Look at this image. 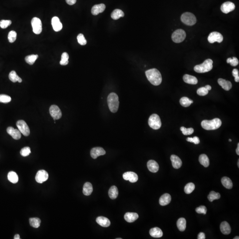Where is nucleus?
<instances>
[{
	"label": "nucleus",
	"mask_w": 239,
	"mask_h": 239,
	"mask_svg": "<svg viewBox=\"0 0 239 239\" xmlns=\"http://www.w3.org/2000/svg\"><path fill=\"white\" fill-rule=\"evenodd\" d=\"M220 197V194L214 191H211L208 196V200L210 202H213L214 200L219 199Z\"/></svg>",
	"instance_id": "39"
},
{
	"label": "nucleus",
	"mask_w": 239,
	"mask_h": 239,
	"mask_svg": "<svg viewBox=\"0 0 239 239\" xmlns=\"http://www.w3.org/2000/svg\"><path fill=\"white\" fill-rule=\"evenodd\" d=\"M145 74L147 78L152 85L158 86L162 82V75L157 69H150L145 72Z\"/></svg>",
	"instance_id": "1"
},
{
	"label": "nucleus",
	"mask_w": 239,
	"mask_h": 239,
	"mask_svg": "<svg viewBox=\"0 0 239 239\" xmlns=\"http://www.w3.org/2000/svg\"><path fill=\"white\" fill-rule=\"evenodd\" d=\"M93 191V186L92 184L90 182H86L83 186V194L86 196H89L92 194Z\"/></svg>",
	"instance_id": "28"
},
{
	"label": "nucleus",
	"mask_w": 239,
	"mask_h": 239,
	"mask_svg": "<svg viewBox=\"0 0 239 239\" xmlns=\"http://www.w3.org/2000/svg\"><path fill=\"white\" fill-rule=\"evenodd\" d=\"M7 132L15 140H19L21 138V132L19 130L14 129L12 127H8L7 128Z\"/></svg>",
	"instance_id": "16"
},
{
	"label": "nucleus",
	"mask_w": 239,
	"mask_h": 239,
	"mask_svg": "<svg viewBox=\"0 0 239 239\" xmlns=\"http://www.w3.org/2000/svg\"><path fill=\"white\" fill-rule=\"evenodd\" d=\"M237 164H238V167H239V160H238V163H237Z\"/></svg>",
	"instance_id": "59"
},
{
	"label": "nucleus",
	"mask_w": 239,
	"mask_h": 239,
	"mask_svg": "<svg viewBox=\"0 0 239 239\" xmlns=\"http://www.w3.org/2000/svg\"><path fill=\"white\" fill-rule=\"evenodd\" d=\"M96 222L98 225L103 227H108L111 224L110 221L107 218L102 216L96 218Z\"/></svg>",
	"instance_id": "23"
},
{
	"label": "nucleus",
	"mask_w": 239,
	"mask_h": 239,
	"mask_svg": "<svg viewBox=\"0 0 239 239\" xmlns=\"http://www.w3.org/2000/svg\"><path fill=\"white\" fill-rule=\"evenodd\" d=\"M31 149L30 148L28 147H24L23 148L20 150V155L24 157L27 156L29 155V154L31 153Z\"/></svg>",
	"instance_id": "48"
},
{
	"label": "nucleus",
	"mask_w": 239,
	"mask_h": 239,
	"mask_svg": "<svg viewBox=\"0 0 239 239\" xmlns=\"http://www.w3.org/2000/svg\"><path fill=\"white\" fill-rule=\"evenodd\" d=\"M205 238V235L204 233H199L198 234V236H197V239H204Z\"/></svg>",
	"instance_id": "53"
},
{
	"label": "nucleus",
	"mask_w": 239,
	"mask_h": 239,
	"mask_svg": "<svg viewBox=\"0 0 239 239\" xmlns=\"http://www.w3.org/2000/svg\"><path fill=\"white\" fill-rule=\"evenodd\" d=\"M221 183L226 188L231 189L233 187V182L228 177H223L221 179Z\"/></svg>",
	"instance_id": "31"
},
{
	"label": "nucleus",
	"mask_w": 239,
	"mask_h": 239,
	"mask_svg": "<svg viewBox=\"0 0 239 239\" xmlns=\"http://www.w3.org/2000/svg\"><path fill=\"white\" fill-rule=\"evenodd\" d=\"M139 217V215L135 212H127L125 214L124 218L127 222L132 223L136 220Z\"/></svg>",
	"instance_id": "20"
},
{
	"label": "nucleus",
	"mask_w": 239,
	"mask_h": 239,
	"mask_svg": "<svg viewBox=\"0 0 239 239\" xmlns=\"http://www.w3.org/2000/svg\"><path fill=\"white\" fill-rule=\"evenodd\" d=\"M106 154L105 150L101 147H96L93 148L90 151V155L92 158L96 159L98 156L103 155Z\"/></svg>",
	"instance_id": "15"
},
{
	"label": "nucleus",
	"mask_w": 239,
	"mask_h": 239,
	"mask_svg": "<svg viewBox=\"0 0 239 239\" xmlns=\"http://www.w3.org/2000/svg\"><path fill=\"white\" fill-rule=\"evenodd\" d=\"M107 102L109 109L113 113L117 112L119 106V101L117 95L114 93H111L108 96Z\"/></svg>",
	"instance_id": "2"
},
{
	"label": "nucleus",
	"mask_w": 239,
	"mask_h": 239,
	"mask_svg": "<svg viewBox=\"0 0 239 239\" xmlns=\"http://www.w3.org/2000/svg\"><path fill=\"white\" fill-rule=\"evenodd\" d=\"M227 63H230L232 66H235L239 64V60L236 57H233V58H229L227 60Z\"/></svg>",
	"instance_id": "45"
},
{
	"label": "nucleus",
	"mask_w": 239,
	"mask_h": 239,
	"mask_svg": "<svg viewBox=\"0 0 239 239\" xmlns=\"http://www.w3.org/2000/svg\"><path fill=\"white\" fill-rule=\"evenodd\" d=\"M14 239H20V236H19V235L18 234H16L15 235V236H14Z\"/></svg>",
	"instance_id": "56"
},
{
	"label": "nucleus",
	"mask_w": 239,
	"mask_h": 239,
	"mask_svg": "<svg viewBox=\"0 0 239 239\" xmlns=\"http://www.w3.org/2000/svg\"><path fill=\"white\" fill-rule=\"evenodd\" d=\"M196 211L199 214H206L207 212V209L204 205H201L196 209Z\"/></svg>",
	"instance_id": "49"
},
{
	"label": "nucleus",
	"mask_w": 239,
	"mask_h": 239,
	"mask_svg": "<svg viewBox=\"0 0 239 239\" xmlns=\"http://www.w3.org/2000/svg\"><path fill=\"white\" fill-rule=\"evenodd\" d=\"M181 19L184 24L188 26L194 25L197 22L195 16L193 13L189 12H185L182 14Z\"/></svg>",
	"instance_id": "5"
},
{
	"label": "nucleus",
	"mask_w": 239,
	"mask_h": 239,
	"mask_svg": "<svg viewBox=\"0 0 239 239\" xmlns=\"http://www.w3.org/2000/svg\"><path fill=\"white\" fill-rule=\"evenodd\" d=\"M208 41L211 43H214L215 42H222L223 40V37L220 33L213 32L209 35L208 38Z\"/></svg>",
	"instance_id": "10"
},
{
	"label": "nucleus",
	"mask_w": 239,
	"mask_h": 239,
	"mask_svg": "<svg viewBox=\"0 0 239 239\" xmlns=\"http://www.w3.org/2000/svg\"><path fill=\"white\" fill-rule=\"evenodd\" d=\"M38 55H31L27 56L25 58V60L27 63L29 65L33 64L35 60L38 58Z\"/></svg>",
	"instance_id": "37"
},
{
	"label": "nucleus",
	"mask_w": 239,
	"mask_h": 239,
	"mask_svg": "<svg viewBox=\"0 0 239 239\" xmlns=\"http://www.w3.org/2000/svg\"><path fill=\"white\" fill-rule=\"evenodd\" d=\"M48 173L45 170H40L36 173L35 180L38 183H42L48 179Z\"/></svg>",
	"instance_id": "12"
},
{
	"label": "nucleus",
	"mask_w": 239,
	"mask_h": 239,
	"mask_svg": "<svg viewBox=\"0 0 239 239\" xmlns=\"http://www.w3.org/2000/svg\"><path fill=\"white\" fill-rule=\"evenodd\" d=\"M195 189L194 184L192 182L188 183L184 188V191L187 194H190L194 191Z\"/></svg>",
	"instance_id": "41"
},
{
	"label": "nucleus",
	"mask_w": 239,
	"mask_h": 239,
	"mask_svg": "<svg viewBox=\"0 0 239 239\" xmlns=\"http://www.w3.org/2000/svg\"><path fill=\"white\" fill-rule=\"evenodd\" d=\"M150 234L152 237L155 238H160L163 235L162 230L159 227H155L151 228L150 230Z\"/></svg>",
	"instance_id": "27"
},
{
	"label": "nucleus",
	"mask_w": 239,
	"mask_h": 239,
	"mask_svg": "<svg viewBox=\"0 0 239 239\" xmlns=\"http://www.w3.org/2000/svg\"><path fill=\"white\" fill-rule=\"evenodd\" d=\"M186 219L184 218H180L178 220L177 222V225L178 227V229L179 231H185L186 228Z\"/></svg>",
	"instance_id": "35"
},
{
	"label": "nucleus",
	"mask_w": 239,
	"mask_h": 239,
	"mask_svg": "<svg viewBox=\"0 0 239 239\" xmlns=\"http://www.w3.org/2000/svg\"><path fill=\"white\" fill-rule=\"evenodd\" d=\"M51 24L54 31L59 32L63 28V25L58 17H54L51 19Z\"/></svg>",
	"instance_id": "17"
},
{
	"label": "nucleus",
	"mask_w": 239,
	"mask_h": 239,
	"mask_svg": "<svg viewBox=\"0 0 239 239\" xmlns=\"http://www.w3.org/2000/svg\"><path fill=\"white\" fill-rule=\"evenodd\" d=\"M78 42L81 45H85L87 43L86 40L82 34H79L77 36Z\"/></svg>",
	"instance_id": "47"
},
{
	"label": "nucleus",
	"mask_w": 239,
	"mask_h": 239,
	"mask_svg": "<svg viewBox=\"0 0 239 239\" xmlns=\"http://www.w3.org/2000/svg\"><path fill=\"white\" fill-rule=\"evenodd\" d=\"M218 83L220 86L222 87L225 90L228 91L232 88V84L230 81L226 80L222 78H219L218 80Z\"/></svg>",
	"instance_id": "22"
},
{
	"label": "nucleus",
	"mask_w": 239,
	"mask_h": 239,
	"mask_svg": "<svg viewBox=\"0 0 239 239\" xmlns=\"http://www.w3.org/2000/svg\"><path fill=\"white\" fill-rule=\"evenodd\" d=\"M33 32L35 34H40L42 31V24L40 19L34 17L31 21Z\"/></svg>",
	"instance_id": "8"
},
{
	"label": "nucleus",
	"mask_w": 239,
	"mask_h": 239,
	"mask_svg": "<svg viewBox=\"0 0 239 239\" xmlns=\"http://www.w3.org/2000/svg\"><path fill=\"white\" fill-rule=\"evenodd\" d=\"M213 61L212 59H207L203 63L195 66L194 67L195 71L198 73H204L209 71L212 69Z\"/></svg>",
	"instance_id": "4"
},
{
	"label": "nucleus",
	"mask_w": 239,
	"mask_h": 239,
	"mask_svg": "<svg viewBox=\"0 0 239 239\" xmlns=\"http://www.w3.org/2000/svg\"><path fill=\"white\" fill-rule=\"evenodd\" d=\"M8 179L11 182L15 184L18 181L19 178L17 174L14 171H10L8 173Z\"/></svg>",
	"instance_id": "32"
},
{
	"label": "nucleus",
	"mask_w": 239,
	"mask_h": 239,
	"mask_svg": "<svg viewBox=\"0 0 239 239\" xmlns=\"http://www.w3.org/2000/svg\"><path fill=\"white\" fill-rule=\"evenodd\" d=\"M124 12L121 10L116 9L111 13V17L112 19L116 20L119 19L120 18L124 17Z\"/></svg>",
	"instance_id": "34"
},
{
	"label": "nucleus",
	"mask_w": 239,
	"mask_h": 239,
	"mask_svg": "<svg viewBox=\"0 0 239 239\" xmlns=\"http://www.w3.org/2000/svg\"><path fill=\"white\" fill-rule=\"evenodd\" d=\"M109 195L112 199H115L118 195V190L117 188L115 186L111 187L109 190Z\"/></svg>",
	"instance_id": "29"
},
{
	"label": "nucleus",
	"mask_w": 239,
	"mask_h": 239,
	"mask_svg": "<svg viewBox=\"0 0 239 239\" xmlns=\"http://www.w3.org/2000/svg\"><path fill=\"white\" fill-rule=\"evenodd\" d=\"M186 140L188 142H189L194 143L195 144H198L200 143V140H199V138L197 137V136H194L193 138L188 137V138H187Z\"/></svg>",
	"instance_id": "51"
},
{
	"label": "nucleus",
	"mask_w": 239,
	"mask_h": 239,
	"mask_svg": "<svg viewBox=\"0 0 239 239\" xmlns=\"http://www.w3.org/2000/svg\"><path fill=\"white\" fill-rule=\"evenodd\" d=\"M183 80L186 83L192 85H196L198 82L197 79L195 77L189 74H185L183 76Z\"/></svg>",
	"instance_id": "26"
},
{
	"label": "nucleus",
	"mask_w": 239,
	"mask_h": 239,
	"mask_svg": "<svg viewBox=\"0 0 239 239\" xmlns=\"http://www.w3.org/2000/svg\"><path fill=\"white\" fill-rule=\"evenodd\" d=\"M11 24L12 21L10 20L3 19L0 21V27L3 29H5L9 26Z\"/></svg>",
	"instance_id": "46"
},
{
	"label": "nucleus",
	"mask_w": 239,
	"mask_h": 239,
	"mask_svg": "<svg viewBox=\"0 0 239 239\" xmlns=\"http://www.w3.org/2000/svg\"><path fill=\"white\" fill-rule=\"evenodd\" d=\"M220 229L221 233L225 235H228L231 233L230 225L226 221H223L220 224Z\"/></svg>",
	"instance_id": "25"
},
{
	"label": "nucleus",
	"mask_w": 239,
	"mask_h": 239,
	"mask_svg": "<svg viewBox=\"0 0 239 239\" xmlns=\"http://www.w3.org/2000/svg\"><path fill=\"white\" fill-rule=\"evenodd\" d=\"M199 161L200 163L204 167H207L209 165V160L207 155L205 154H202L200 155L199 158Z\"/></svg>",
	"instance_id": "30"
},
{
	"label": "nucleus",
	"mask_w": 239,
	"mask_h": 239,
	"mask_svg": "<svg viewBox=\"0 0 239 239\" xmlns=\"http://www.w3.org/2000/svg\"><path fill=\"white\" fill-rule=\"evenodd\" d=\"M222 122L219 118H214L212 120H204L201 123V125L206 130H216L220 127Z\"/></svg>",
	"instance_id": "3"
},
{
	"label": "nucleus",
	"mask_w": 239,
	"mask_h": 239,
	"mask_svg": "<svg viewBox=\"0 0 239 239\" xmlns=\"http://www.w3.org/2000/svg\"><path fill=\"white\" fill-rule=\"evenodd\" d=\"M186 37V32L182 29H178L173 32L172 40L176 43H180L184 40Z\"/></svg>",
	"instance_id": "7"
},
{
	"label": "nucleus",
	"mask_w": 239,
	"mask_h": 239,
	"mask_svg": "<svg viewBox=\"0 0 239 239\" xmlns=\"http://www.w3.org/2000/svg\"><path fill=\"white\" fill-rule=\"evenodd\" d=\"M29 223L30 225L35 228H38L40 226L41 220L39 218H31L29 219Z\"/></svg>",
	"instance_id": "36"
},
{
	"label": "nucleus",
	"mask_w": 239,
	"mask_h": 239,
	"mask_svg": "<svg viewBox=\"0 0 239 239\" xmlns=\"http://www.w3.org/2000/svg\"><path fill=\"white\" fill-rule=\"evenodd\" d=\"M229 142H231V141H232V140H231V139H229Z\"/></svg>",
	"instance_id": "60"
},
{
	"label": "nucleus",
	"mask_w": 239,
	"mask_h": 239,
	"mask_svg": "<svg viewBox=\"0 0 239 239\" xmlns=\"http://www.w3.org/2000/svg\"><path fill=\"white\" fill-rule=\"evenodd\" d=\"M17 33L15 31H11L8 34V40L11 43L14 42L17 39Z\"/></svg>",
	"instance_id": "42"
},
{
	"label": "nucleus",
	"mask_w": 239,
	"mask_h": 239,
	"mask_svg": "<svg viewBox=\"0 0 239 239\" xmlns=\"http://www.w3.org/2000/svg\"><path fill=\"white\" fill-rule=\"evenodd\" d=\"M17 127L21 133L27 136L30 134V129L27 123L23 120H19L17 122Z\"/></svg>",
	"instance_id": "9"
},
{
	"label": "nucleus",
	"mask_w": 239,
	"mask_h": 239,
	"mask_svg": "<svg viewBox=\"0 0 239 239\" xmlns=\"http://www.w3.org/2000/svg\"><path fill=\"white\" fill-rule=\"evenodd\" d=\"M180 130L182 132V134L186 135H190L192 134L194 132V129L192 127L186 128L184 127H181L180 128Z\"/></svg>",
	"instance_id": "43"
},
{
	"label": "nucleus",
	"mask_w": 239,
	"mask_h": 239,
	"mask_svg": "<svg viewBox=\"0 0 239 239\" xmlns=\"http://www.w3.org/2000/svg\"><path fill=\"white\" fill-rule=\"evenodd\" d=\"M148 125L151 128L155 130L159 129L162 123L159 116L156 114H153L150 117L148 120Z\"/></svg>",
	"instance_id": "6"
},
{
	"label": "nucleus",
	"mask_w": 239,
	"mask_h": 239,
	"mask_svg": "<svg viewBox=\"0 0 239 239\" xmlns=\"http://www.w3.org/2000/svg\"><path fill=\"white\" fill-rule=\"evenodd\" d=\"M147 166L149 171L152 173L157 172L159 169V166L155 160H150L148 161Z\"/></svg>",
	"instance_id": "19"
},
{
	"label": "nucleus",
	"mask_w": 239,
	"mask_h": 239,
	"mask_svg": "<svg viewBox=\"0 0 239 239\" xmlns=\"http://www.w3.org/2000/svg\"><path fill=\"white\" fill-rule=\"evenodd\" d=\"M233 75L235 78V81L236 82H239V71L237 69H234L233 70V72H232Z\"/></svg>",
	"instance_id": "52"
},
{
	"label": "nucleus",
	"mask_w": 239,
	"mask_h": 239,
	"mask_svg": "<svg viewBox=\"0 0 239 239\" xmlns=\"http://www.w3.org/2000/svg\"><path fill=\"white\" fill-rule=\"evenodd\" d=\"M193 101L190 100L187 97H182L180 100V103L184 107H189L191 104L193 103Z\"/></svg>",
	"instance_id": "38"
},
{
	"label": "nucleus",
	"mask_w": 239,
	"mask_h": 239,
	"mask_svg": "<svg viewBox=\"0 0 239 239\" xmlns=\"http://www.w3.org/2000/svg\"><path fill=\"white\" fill-rule=\"evenodd\" d=\"M208 92L209 91L205 87L200 88L197 90V94L202 96L206 95L208 94Z\"/></svg>",
	"instance_id": "50"
},
{
	"label": "nucleus",
	"mask_w": 239,
	"mask_h": 239,
	"mask_svg": "<svg viewBox=\"0 0 239 239\" xmlns=\"http://www.w3.org/2000/svg\"><path fill=\"white\" fill-rule=\"evenodd\" d=\"M233 239H239V236H235V238H234Z\"/></svg>",
	"instance_id": "58"
},
{
	"label": "nucleus",
	"mask_w": 239,
	"mask_h": 239,
	"mask_svg": "<svg viewBox=\"0 0 239 239\" xmlns=\"http://www.w3.org/2000/svg\"><path fill=\"white\" fill-rule=\"evenodd\" d=\"M235 5L233 3L230 1L225 2L221 5L220 9L223 13L227 14L235 9Z\"/></svg>",
	"instance_id": "13"
},
{
	"label": "nucleus",
	"mask_w": 239,
	"mask_h": 239,
	"mask_svg": "<svg viewBox=\"0 0 239 239\" xmlns=\"http://www.w3.org/2000/svg\"><path fill=\"white\" fill-rule=\"evenodd\" d=\"M204 87H205V88H206V89L208 90V91H209V90H210L212 89L211 86H209V85H207V86H205Z\"/></svg>",
	"instance_id": "55"
},
{
	"label": "nucleus",
	"mask_w": 239,
	"mask_h": 239,
	"mask_svg": "<svg viewBox=\"0 0 239 239\" xmlns=\"http://www.w3.org/2000/svg\"><path fill=\"white\" fill-rule=\"evenodd\" d=\"M171 196L169 194H164L159 198V204L162 206L167 205L171 202Z\"/></svg>",
	"instance_id": "24"
},
{
	"label": "nucleus",
	"mask_w": 239,
	"mask_h": 239,
	"mask_svg": "<svg viewBox=\"0 0 239 239\" xmlns=\"http://www.w3.org/2000/svg\"><path fill=\"white\" fill-rule=\"evenodd\" d=\"M105 9V5L103 4H96L92 7L91 12L93 15H98L100 13L103 12Z\"/></svg>",
	"instance_id": "18"
},
{
	"label": "nucleus",
	"mask_w": 239,
	"mask_h": 239,
	"mask_svg": "<svg viewBox=\"0 0 239 239\" xmlns=\"http://www.w3.org/2000/svg\"><path fill=\"white\" fill-rule=\"evenodd\" d=\"M123 177L125 180L129 181L132 183L136 182L138 179V175L133 172H126L123 173Z\"/></svg>",
	"instance_id": "14"
},
{
	"label": "nucleus",
	"mask_w": 239,
	"mask_h": 239,
	"mask_svg": "<svg viewBox=\"0 0 239 239\" xmlns=\"http://www.w3.org/2000/svg\"><path fill=\"white\" fill-rule=\"evenodd\" d=\"M69 55L66 52H64L62 54L61 56V60L60 62V65H61L65 66L68 64L69 61Z\"/></svg>",
	"instance_id": "40"
},
{
	"label": "nucleus",
	"mask_w": 239,
	"mask_h": 239,
	"mask_svg": "<svg viewBox=\"0 0 239 239\" xmlns=\"http://www.w3.org/2000/svg\"><path fill=\"white\" fill-rule=\"evenodd\" d=\"M49 112L50 115L55 120L59 119L62 117V113L61 110L57 105H51L50 108Z\"/></svg>",
	"instance_id": "11"
},
{
	"label": "nucleus",
	"mask_w": 239,
	"mask_h": 239,
	"mask_svg": "<svg viewBox=\"0 0 239 239\" xmlns=\"http://www.w3.org/2000/svg\"><path fill=\"white\" fill-rule=\"evenodd\" d=\"M9 78L12 82H16L18 81L20 83L22 82V79L19 77L18 75L17 74V73L15 71H12L10 72L9 74Z\"/></svg>",
	"instance_id": "33"
},
{
	"label": "nucleus",
	"mask_w": 239,
	"mask_h": 239,
	"mask_svg": "<svg viewBox=\"0 0 239 239\" xmlns=\"http://www.w3.org/2000/svg\"><path fill=\"white\" fill-rule=\"evenodd\" d=\"M171 159L173 168L175 169L180 168L182 165V162L178 156L174 155H172L171 157Z\"/></svg>",
	"instance_id": "21"
},
{
	"label": "nucleus",
	"mask_w": 239,
	"mask_h": 239,
	"mask_svg": "<svg viewBox=\"0 0 239 239\" xmlns=\"http://www.w3.org/2000/svg\"><path fill=\"white\" fill-rule=\"evenodd\" d=\"M236 153L237 155H239V143H238L237 148L236 149Z\"/></svg>",
	"instance_id": "57"
},
{
	"label": "nucleus",
	"mask_w": 239,
	"mask_h": 239,
	"mask_svg": "<svg viewBox=\"0 0 239 239\" xmlns=\"http://www.w3.org/2000/svg\"><path fill=\"white\" fill-rule=\"evenodd\" d=\"M77 0H66V1L67 3V4L70 5H73L76 3Z\"/></svg>",
	"instance_id": "54"
},
{
	"label": "nucleus",
	"mask_w": 239,
	"mask_h": 239,
	"mask_svg": "<svg viewBox=\"0 0 239 239\" xmlns=\"http://www.w3.org/2000/svg\"><path fill=\"white\" fill-rule=\"evenodd\" d=\"M11 101V98L9 96L5 94H0V102L8 103Z\"/></svg>",
	"instance_id": "44"
}]
</instances>
